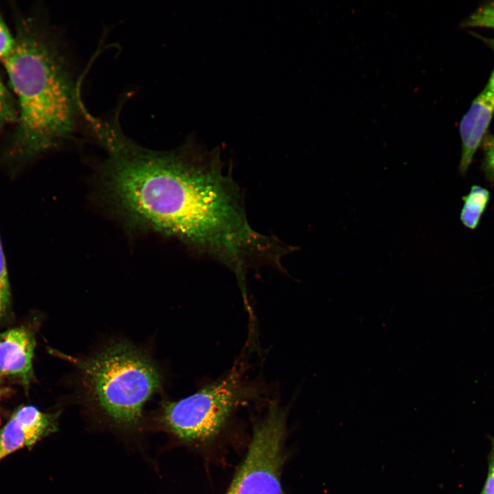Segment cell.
I'll return each mask as SVG.
<instances>
[{
  "label": "cell",
  "mask_w": 494,
  "mask_h": 494,
  "mask_svg": "<svg viewBox=\"0 0 494 494\" xmlns=\"http://www.w3.org/2000/svg\"><path fill=\"white\" fill-rule=\"evenodd\" d=\"M494 115V69L487 83L473 100L459 124L461 152L458 173L464 177L487 134Z\"/></svg>",
  "instance_id": "cell-6"
},
{
  "label": "cell",
  "mask_w": 494,
  "mask_h": 494,
  "mask_svg": "<svg viewBox=\"0 0 494 494\" xmlns=\"http://www.w3.org/2000/svg\"><path fill=\"white\" fill-rule=\"evenodd\" d=\"M483 157L481 170L485 180L491 185H494V134H487L481 145Z\"/></svg>",
  "instance_id": "cell-13"
},
{
  "label": "cell",
  "mask_w": 494,
  "mask_h": 494,
  "mask_svg": "<svg viewBox=\"0 0 494 494\" xmlns=\"http://www.w3.org/2000/svg\"><path fill=\"white\" fill-rule=\"evenodd\" d=\"M12 416L23 427L32 445L57 429V414L44 413L32 405L19 408Z\"/></svg>",
  "instance_id": "cell-8"
},
{
  "label": "cell",
  "mask_w": 494,
  "mask_h": 494,
  "mask_svg": "<svg viewBox=\"0 0 494 494\" xmlns=\"http://www.w3.org/2000/svg\"><path fill=\"white\" fill-rule=\"evenodd\" d=\"M32 445L23 427L12 416L0 430V460L18 449Z\"/></svg>",
  "instance_id": "cell-10"
},
{
  "label": "cell",
  "mask_w": 494,
  "mask_h": 494,
  "mask_svg": "<svg viewBox=\"0 0 494 494\" xmlns=\"http://www.w3.org/2000/svg\"><path fill=\"white\" fill-rule=\"evenodd\" d=\"M490 198L489 190L480 185L471 186L469 191L462 197V205L459 217L466 228L474 231L478 227Z\"/></svg>",
  "instance_id": "cell-9"
},
{
  "label": "cell",
  "mask_w": 494,
  "mask_h": 494,
  "mask_svg": "<svg viewBox=\"0 0 494 494\" xmlns=\"http://www.w3.org/2000/svg\"><path fill=\"white\" fill-rule=\"evenodd\" d=\"M16 115L11 95L0 78V127L7 122L13 121Z\"/></svg>",
  "instance_id": "cell-14"
},
{
  "label": "cell",
  "mask_w": 494,
  "mask_h": 494,
  "mask_svg": "<svg viewBox=\"0 0 494 494\" xmlns=\"http://www.w3.org/2000/svg\"><path fill=\"white\" fill-rule=\"evenodd\" d=\"M70 359L99 409L122 429L138 428L145 403L161 386V374L151 359L126 342L84 359Z\"/></svg>",
  "instance_id": "cell-3"
},
{
  "label": "cell",
  "mask_w": 494,
  "mask_h": 494,
  "mask_svg": "<svg viewBox=\"0 0 494 494\" xmlns=\"http://www.w3.org/2000/svg\"><path fill=\"white\" fill-rule=\"evenodd\" d=\"M252 395L241 374L232 370L187 397L163 402L157 423L183 443L205 444L220 433L236 408Z\"/></svg>",
  "instance_id": "cell-4"
},
{
  "label": "cell",
  "mask_w": 494,
  "mask_h": 494,
  "mask_svg": "<svg viewBox=\"0 0 494 494\" xmlns=\"http://www.w3.org/2000/svg\"><path fill=\"white\" fill-rule=\"evenodd\" d=\"M33 333L24 327L0 333V377H14L27 386L33 377Z\"/></svg>",
  "instance_id": "cell-7"
},
{
  "label": "cell",
  "mask_w": 494,
  "mask_h": 494,
  "mask_svg": "<svg viewBox=\"0 0 494 494\" xmlns=\"http://www.w3.org/2000/svg\"><path fill=\"white\" fill-rule=\"evenodd\" d=\"M478 36L482 38V40H484V43L487 44L494 51V38H483L480 36Z\"/></svg>",
  "instance_id": "cell-17"
},
{
  "label": "cell",
  "mask_w": 494,
  "mask_h": 494,
  "mask_svg": "<svg viewBox=\"0 0 494 494\" xmlns=\"http://www.w3.org/2000/svg\"><path fill=\"white\" fill-rule=\"evenodd\" d=\"M462 26L494 29V1L480 6L463 21Z\"/></svg>",
  "instance_id": "cell-11"
},
{
  "label": "cell",
  "mask_w": 494,
  "mask_h": 494,
  "mask_svg": "<svg viewBox=\"0 0 494 494\" xmlns=\"http://www.w3.org/2000/svg\"><path fill=\"white\" fill-rule=\"evenodd\" d=\"M286 419L283 408L270 405L255 424L247 453L225 494H284L281 473Z\"/></svg>",
  "instance_id": "cell-5"
},
{
  "label": "cell",
  "mask_w": 494,
  "mask_h": 494,
  "mask_svg": "<svg viewBox=\"0 0 494 494\" xmlns=\"http://www.w3.org/2000/svg\"><path fill=\"white\" fill-rule=\"evenodd\" d=\"M11 302L10 286L5 258L0 237V320L7 314Z\"/></svg>",
  "instance_id": "cell-12"
},
{
  "label": "cell",
  "mask_w": 494,
  "mask_h": 494,
  "mask_svg": "<svg viewBox=\"0 0 494 494\" xmlns=\"http://www.w3.org/2000/svg\"><path fill=\"white\" fill-rule=\"evenodd\" d=\"M3 63L19 102V154L34 156L71 137L82 104L56 49L38 34H22Z\"/></svg>",
  "instance_id": "cell-2"
},
{
  "label": "cell",
  "mask_w": 494,
  "mask_h": 494,
  "mask_svg": "<svg viewBox=\"0 0 494 494\" xmlns=\"http://www.w3.org/2000/svg\"><path fill=\"white\" fill-rule=\"evenodd\" d=\"M107 153L104 191L131 223L224 263L242 290L250 266L281 263L285 244L251 227L236 183L214 154L150 150L126 136Z\"/></svg>",
  "instance_id": "cell-1"
},
{
  "label": "cell",
  "mask_w": 494,
  "mask_h": 494,
  "mask_svg": "<svg viewBox=\"0 0 494 494\" xmlns=\"http://www.w3.org/2000/svg\"><path fill=\"white\" fill-rule=\"evenodd\" d=\"M491 449L488 456V471L480 494H494V438L490 437Z\"/></svg>",
  "instance_id": "cell-16"
},
{
  "label": "cell",
  "mask_w": 494,
  "mask_h": 494,
  "mask_svg": "<svg viewBox=\"0 0 494 494\" xmlns=\"http://www.w3.org/2000/svg\"><path fill=\"white\" fill-rule=\"evenodd\" d=\"M16 43L4 21L0 16V60H6L13 51Z\"/></svg>",
  "instance_id": "cell-15"
}]
</instances>
